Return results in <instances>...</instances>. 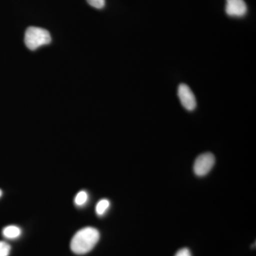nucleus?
<instances>
[{"label":"nucleus","mask_w":256,"mask_h":256,"mask_svg":"<svg viewBox=\"0 0 256 256\" xmlns=\"http://www.w3.org/2000/svg\"><path fill=\"white\" fill-rule=\"evenodd\" d=\"M247 10L244 0H226V12L228 16L240 18L246 14Z\"/></svg>","instance_id":"5"},{"label":"nucleus","mask_w":256,"mask_h":256,"mask_svg":"<svg viewBox=\"0 0 256 256\" xmlns=\"http://www.w3.org/2000/svg\"><path fill=\"white\" fill-rule=\"evenodd\" d=\"M110 202L108 200H101L100 201L98 202V203L97 204L96 207V214H97L98 216H102L104 214L107 212V210H108L109 207H110Z\"/></svg>","instance_id":"7"},{"label":"nucleus","mask_w":256,"mask_h":256,"mask_svg":"<svg viewBox=\"0 0 256 256\" xmlns=\"http://www.w3.org/2000/svg\"><path fill=\"white\" fill-rule=\"evenodd\" d=\"M88 3L96 9H102L105 6V0H86Z\"/></svg>","instance_id":"10"},{"label":"nucleus","mask_w":256,"mask_h":256,"mask_svg":"<svg viewBox=\"0 0 256 256\" xmlns=\"http://www.w3.org/2000/svg\"><path fill=\"white\" fill-rule=\"evenodd\" d=\"M2 195V190H0V197H1Z\"/></svg>","instance_id":"12"},{"label":"nucleus","mask_w":256,"mask_h":256,"mask_svg":"<svg viewBox=\"0 0 256 256\" xmlns=\"http://www.w3.org/2000/svg\"><path fill=\"white\" fill-rule=\"evenodd\" d=\"M2 234L6 238H18L21 236L22 230L20 227L16 226H8L3 229Z\"/></svg>","instance_id":"6"},{"label":"nucleus","mask_w":256,"mask_h":256,"mask_svg":"<svg viewBox=\"0 0 256 256\" xmlns=\"http://www.w3.org/2000/svg\"><path fill=\"white\" fill-rule=\"evenodd\" d=\"M214 164V156L210 152L204 153L195 160L194 171L197 176H205L212 170Z\"/></svg>","instance_id":"3"},{"label":"nucleus","mask_w":256,"mask_h":256,"mask_svg":"<svg viewBox=\"0 0 256 256\" xmlns=\"http://www.w3.org/2000/svg\"><path fill=\"white\" fill-rule=\"evenodd\" d=\"M11 246L4 242H0V256H8L10 255Z\"/></svg>","instance_id":"9"},{"label":"nucleus","mask_w":256,"mask_h":256,"mask_svg":"<svg viewBox=\"0 0 256 256\" xmlns=\"http://www.w3.org/2000/svg\"><path fill=\"white\" fill-rule=\"evenodd\" d=\"M52 42L50 32L43 28L30 26L25 32L24 42L28 50H34Z\"/></svg>","instance_id":"2"},{"label":"nucleus","mask_w":256,"mask_h":256,"mask_svg":"<svg viewBox=\"0 0 256 256\" xmlns=\"http://www.w3.org/2000/svg\"><path fill=\"white\" fill-rule=\"evenodd\" d=\"M88 200V195L87 192L85 191H80L77 194L76 196L74 202H75V204L77 206H80L85 204L86 203Z\"/></svg>","instance_id":"8"},{"label":"nucleus","mask_w":256,"mask_h":256,"mask_svg":"<svg viewBox=\"0 0 256 256\" xmlns=\"http://www.w3.org/2000/svg\"><path fill=\"white\" fill-rule=\"evenodd\" d=\"M178 96L182 105L188 110H194L196 106V100L193 92L186 84H182L178 86Z\"/></svg>","instance_id":"4"},{"label":"nucleus","mask_w":256,"mask_h":256,"mask_svg":"<svg viewBox=\"0 0 256 256\" xmlns=\"http://www.w3.org/2000/svg\"><path fill=\"white\" fill-rule=\"evenodd\" d=\"M174 256H192L191 252L186 248L178 250Z\"/></svg>","instance_id":"11"},{"label":"nucleus","mask_w":256,"mask_h":256,"mask_svg":"<svg viewBox=\"0 0 256 256\" xmlns=\"http://www.w3.org/2000/svg\"><path fill=\"white\" fill-rule=\"evenodd\" d=\"M100 239L98 230L92 227H86L79 230L70 242V249L77 255L88 254L96 246Z\"/></svg>","instance_id":"1"}]
</instances>
